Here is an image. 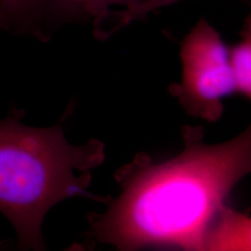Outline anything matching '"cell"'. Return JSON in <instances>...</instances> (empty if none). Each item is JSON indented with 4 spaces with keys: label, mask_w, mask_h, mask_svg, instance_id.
<instances>
[{
    "label": "cell",
    "mask_w": 251,
    "mask_h": 251,
    "mask_svg": "<svg viewBox=\"0 0 251 251\" xmlns=\"http://www.w3.org/2000/svg\"><path fill=\"white\" fill-rule=\"evenodd\" d=\"M184 149L158 164L135 160L105 213L90 215V235L119 251L216 248L233 215L227 200L251 170V129L224 144L204 143L201 126L182 128Z\"/></svg>",
    "instance_id": "1"
},
{
    "label": "cell",
    "mask_w": 251,
    "mask_h": 251,
    "mask_svg": "<svg viewBox=\"0 0 251 251\" xmlns=\"http://www.w3.org/2000/svg\"><path fill=\"white\" fill-rule=\"evenodd\" d=\"M12 108L0 121V212L13 226L21 250L43 251L46 214L67 198L89 197L91 171L104 160V145L67 142L59 123L32 127Z\"/></svg>",
    "instance_id": "2"
},
{
    "label": "cell",
    "mask_w": 251,
    "mask_h": 251,
    "mask_svg": "<svg viewBox=\"0 0 251 251\" xmlns=\"http://www.w3.org/2000/svg\"><path fill=\"white\" fill-rule=\"evenodd\" d=\"M179 59L180 81L171 84V94L190 116L218 121L223 99L235 93L228 46L221 33L206 18L198 19L180 42Z\"/></svg>",
    "instance_id": "3"
},
{
    "label": "cell",
    "mask_w": 251,
    "mask_h": 251,
    "mask_svg": "<svg viewBox=\"0 0 251 251\" xmlns=\"http://www.w3.org/2000/svg\"><path fill=\"white\" fill-rule=\"evenodd\" d=\"M182 1L185 0H143L128 8L111 9L103 18L94 23L95 36L99 39H106L135 21L143 20L158 9L168 8Z\"/></svg>",
    "instance_id": "4"
},
{
    "label": "cell",
    "mask_w": 251,
    "mask_h": 251,
    "mask_svg": "<svg viewBox=\"0 0 251 251\" xmlns=\"http://www.w3.org/2000/svg\"><path fill=\"white\" fill-rule=\"evenodd\" d=\"M228 60L235 84V93L251 98V19L249 15L240 32V40L228 47Z\"/></svg>",
    "instance_id": "5"
},
{
    "label": "cell",
    "mask_w": 251,
    "mask_h": 251,
    "mask_svg": "<svg viewBox=\"0 0 251 251\" xmlns=\"http://www.w3.org/2000/svg\"><path fill=\"white\" fill-rule=\"evenodd\" d=\"M11 25L46 39L50 33L46 0H13Z\"/></svg>",
    "instance_id": "6"
},
{
    "label": "cell",
    "mask_w": 251,
    "mask_h": 251,
    "mask_svg": "<svg viewBox=\"0 0 251 251\" xmlns=\"http://www.w3.org/2000/svg\"><path fill=\"white\" fill-rule=\"evenodd\" d=\"M143 0H70L69 10L71 20L86 19L94 23L103 18L112 7L128 8Z\"/></svg>",
    "instance_id": "7"
},
{
    "label": "cell",
    "mask_w": 251,
    "mask_h": 251,
    "mask_svg": "<svg viewBox=\"0 0 251 251\" xmlns=\"http://www.w3.org/2000/svg\"><path fill=\"white\" fill-rule=\"evenodd\" d=\"M69 1L70 0H46L48 20L51 29L55 24L68 22L71 20Z\"/></svg>",
    "instance_id": "8"
},
{
    "label": "cell",
    "mask_w": 251,
    "mask_h": 251,
    "mask_svg": "<svg viewBox=\"0 0 251 251\" xmlns=\"http://www.w3.org/2000/svg\"><path fill=\"white\" fill-rule=\"evenodd\" d=\"M0 9L7 17H10L13 13V0H0Z\"/></svg>",
    "instance_id": "9"
},
{
    "label": "cell",
    "mask_w": 251,
    "mask_h": 251,
    "mask_svg": "<svg viewBox=\"0 0 251 251\" xmlns=\"http://www.w3.org/2000/svg\"><path fill=\"white\" fill-rule=\"evenodd\" d=\"M9 27V23L8 20L6 18L4 12L2 9H0V27Z\"/></svg>",
    "instance_id": "10"
}]
</instances>
